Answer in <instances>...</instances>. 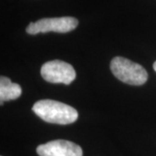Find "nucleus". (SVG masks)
Segmentation results:
<instances>
[{
	"mask_svg": "<svg viewBox=\"0 0 156 156\" xmlns=\"http://www.w3.org/2000/svg\"><path fill=\"white\" fill-rule=\"evenodd\" d=\"M32 110L44 122L54 124L67 125L75 122L78 118V112L74 108L54 100L38 101Z\"/></svg>",
	"mask_w": 156,
	"mask_h": 156,
	"instance_id": "obj_1",
	"label": "nucleus"
},
{
	"mask_svg": "<svg viewBox=\"0 0 156 156\" xmlns=\"http://www.w3.org/2000/svg\"><path fill=\"white\" fill-rule=\"evenodd\" d=\"M110 69L117 79L130 85H142L148 77L147 72L141 65L122 56L112 59Z\"/></svg>",
	"mask_w": 156,
	"mask_h": 156,
	"instance_id": "obj_2",
	"label": "nucleus"
},
{
	"mask_svg": "<svg viewBox=\"0 0 156 156\" xmlns=\"http://www.w3.org/2000/svg\"><path fill=\"white\" fill-rule=\"evenodd\" d=\"M78 20L72 17L42 18L35 23H30L26 28V32L30 35L46 33L50 31L66 33L76 28Z\"/></svg>",
	"mask_w": 156,
	"mask_h": 156,
	"instance_id": "obj_3",
	"label": "nucleus"
},
{
	"mask_svg": "<svg viewBox=\"0 0 156 156\" xmlns=\"http://www.w3.org/2000/svg\"><path fill=\"white\" fill-rule=\"evenodd\" d=\"M41 76L51 83L70 84L76 79V71L66 62L54 60L45 62L41 68Z\"/></svg>",
	"mask_w": 156,
	"mask_h": 156,
	"instance_id": "obj_4",
	"label": "nucleus"
},
{
	"mask_svg": "<svg viewBox=\"0 0 156 156\" xmlns=\"http://www.w3.org/2000/svg\"><path fill=\"white\" fill-rule=\"evenodd\" d=\"M37 153L39 156H83L80 146L65 140H51L39 145Z\"/></svg>",
	"mask_w": 156,
	"mask_h": 156,
	"instance_id": "obj_5",
	"label": "nucleus"
},
{
	"mask_svg": "<svg viewBox=\"0 0 156 156\" xmlns=\"http://www.w3.org/2000/svg\"><path fill=\"white\" fill-rule=\"evenodd\" d=\"M22 94V89L20 85L13 83L6 76L0 77V100L1 105L4 101L17 99Z\"/></svg>",
	"mask_w": 156,
	"mask_h": 156,
	"instance_id": "obj_6",
	"label": "nucleus"
},
{
	"mask_svg": "<svg viewBox=\"0 0 156 156\" xmlns=\"http://www.w3.org/2000/svg\"><path fill=\"white\" fill-rule=\"evenodd\" d=\"M154 69L156 71V62H154Z\"/></svg>",
	"mask_w": 156,
	"mask_h": 156,
	"instance_id": "obj_7",
	"label": "nucleus"
}]
</instances>
